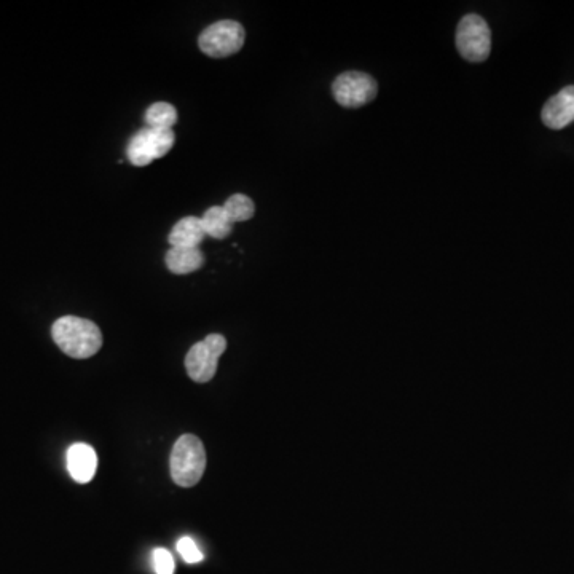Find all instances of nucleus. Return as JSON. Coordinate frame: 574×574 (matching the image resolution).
I'll return each instance as SVG.
<instances>
[{"mask_svg":"<svg viewBox=\"0 0 574 574\" xmlns=\"http://www.w3.org/2000/svg\"><path fill=\"white\" fill-rule=\"evenodd\" d=\"M52 337L59 350L74 359L95 356L103 346L101 329L90 319L63 316L52 327Z\"/></svg>","mask_w":574,"mask_h":574,"instance_id":"1","label":"nucleus"},{"mask_svg":"<svg viewBox=\"0 0 574 574\" xmlns=\"http://www.w3.org/2000/svg\"><path fill=\"white\" fill-rule=\"evenodd\" d=\"M171 477L179 487L190 488L200 482L206 469V450L193 434H184L174 444L170 458Z\"/></svg>","mask_w":574,"mask_h":574,"instance_id":"2","label":"nucleus"},{"mask_svg":"<svg viewBox=\"0 0 574 574\" xmlns=\"http://www.w3.org/2000/svg\"><path fill=\"white\" fill-rule=\"evenodd\" d=\"M227 340L224 335L211 334L201 342L195 343L185 356V369L193 382L208 383L217 372V364L224 351Z\"/></svg>","mask_w":574,"mask_h":574,"instance_id":"3","label":"nucleus"},{"mask_svg":"<svg viewBox=\"0 0 574 574\" xmlns=\"http://www.w3.org/2000/svg\"><path fill=\"white\" fill-rule=\"evenodd\" d=\"M246 32L238 21L222 20L211 24L198 37V47L209 58H227L243 48Z\"/></svg>","mask_w":574,"mask_h":574,"instance_id":"4","label":"nucleus"},{"mask_svg":"<svg viewBox=\"0 0 574 574\" xmlns=\"http://www.w3.org/2000/svg\"><path fill=\"white\" fill-rule=\"evenodd\" d=\"M174 141L176 136L173 130L146 126L130 139L126 146V155L134 166H147L154 160L165 157L173 149Z\"/></svg>","mask_w":574,"mask_h":574,"instance_id":"5","label":"nucleus"},{"mask_svg":"<svg viewBox=\"0 0 574 574\" xmlns=\"http://www.w3.org/2000/svg\"><path fill=\"white\" fill-rule=\"evenodd\" d=\"M457 48L469 63H482L492 52V32L479 15H466L458 24Z\"/></svg>","mask_w":574,"mask_h":574,"instance_id":"6","label":"nucleus"},{"mask_svg":"<svg viewBox=\"0 0 574 574\" xmlns=\"http://www.w3.org/2000/svg\"><path fill=\"white\" fill-rule=\"evenodd\" d=\"M377 80L366 72H343L332 83V95L340 106L358 109L377 98Z\"/></svg>","mask_w":574,"mask_h":574,"instance_id":"7","label":"nucleus"},{"mask_svg":"<svg viewBox=\"0 0 574 574\" xmlns=\"http://www.w3.org/2000/svg\"><path fill=\"white\" fill-rule=\"evenodd\" d=\"M544 125L551 130H562L574 122V85L563 88L544 104L541 112Z\"/></svg>","mask_w":574,"mask_h":574,"instance_id":"8","label":"nucleus"},{"mask_svg":"<svg viewBox=\"0 0 574 574\" xmlns=\"http://www.w3.org/2000/svg\"><path fill=\"white\" fill-rule=\"evenodd\" d=\"M98 469V455L88 444H74L67 450V471L77 484H88Z\"/></svg>","mask_w":574,"mask_h":574,"instance_id":"9","label":"nucleus"},{"mask_svg":"<svg viewBox=\"0 0 574 574\" xmlns=\"http://www.w3.org/2000/svg\"><path fill=\"white\" fill-rule=\"evenodd\" d=\"M205 236L200 217L189 216L174 225L168 236V243L171 244V248H200Z\"/></svg>","mask_w":574,"mask_h":574,"instance_id":"10","label":"nucleus"},{"mask_svg":"<svg viewBox=\"0 0 574 574\" xmlns=\"http://www.w3.org/2000/svg\"><path fill=\"white\" fill-rule=\"evenodd\" d=\"M165 262L174 275H189L203 267L205 256L200 248H171L166 252Z\"/></svg>","mask_w":574,"mask_h":574,"instance_id":"11","label":"nucleus"},{"mask_svg":"<svg viewBox=\"0 0 574 574\" xmlns=\"http://www.w3.org/2000/svg\"><path fill=\"white\" fill-rule=\"evenodd\" d=\"M201 224L206 236H211L214 240H224L233 230V224L222 206L209 208L201 217Z\"/></svg>","mask_w":574,"mask_h":574,"instance_id":"12","label":"nucleus"},{"mask_svg":"<svg viewBox=\"0 0 574 574\" xmlns=\"http://www.w3.org/2000/svg\"><path fill=\"white\" fill-rule=\"evenodd\" d=\"M144 120L152 128L171 130L177 123V109L170 103H155L147 109Z\"/></svg>","mask_w":574,"mask_h":574,"instance_id":"13","label":"nucleus"},{"mask_svg":"<svg viewBox=\"0 0 574 574\" xmlns=\"http://www.w3.org/2000/svg\"><path fill=\"white\" fill-rule=\"evenodd\" d=\"M222 208H224L232 224L249 221V219H252L254 214H256L254 201L246 197V195H241V193L232 195L229 200L225 201V205L222 206Z\"/></svg>","mask_w":574,"mask_h":574,"instance_id":"14","label":"nucleus"},{"mask_svg":"<svg viewBox=\"0 0 574 574\" xmlns=\"http://www.w3.org/2000/svg\"><path fill=\"white\" fill-rule=\"evenodd\" d=\"M177 552L181 554L182 559L187 563H200L201 560L205 559L203 557V552L198 549L197 543L193 541L190 536H184V538L179 539L176 544Z\"/></svg>","mask_w":574,"mask_h":574,"instance_id":"15","label":"nucleus"},{"mask_svg":"<svg viewBox=\"0 0 574 574\" xmlns=\"http://www.w3.org/2000/svg\"><path fill=\"white\" fill-rule=\"evenodd\" d=\"M152 562H154V570L157 574H174L176 570L173 555L163 547H158L152 552Z\"/></svg>","mask_w":574,"mask_h":574,"instance_id":"16","label":"nucleus"}]
</instances>
